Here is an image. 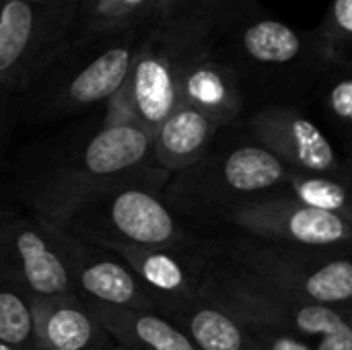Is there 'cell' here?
<instances>
[{
	"instance_id": "6da1fadb",
	"label": "cell",
	"mask_w": 352,
	"mask_h": 350,
	"mask_svg": "<svg viewBox=\"0 0 352 350\" xmlns=\"http://www.w3.org/2000/svg\"><path fill=\"white\" fill-rule=\"evenodd\" d=\"M157 175L169 173L155 167L144 128L99 120L29 146L10 184L23 210L45 229H64L78 208L105 192Z\"/></svg>"
},
{
	"instance_id": "7a4b0ae2",
	"label": "cell",
	"mask_w": 352,
	"mask_h": 350,
	"mask_svg": "<svg viewBox=\"0 0 352 350\" xmlns=\"http://www.w3.org/2000/svg\"><path fill=\"white\" fill-rule=\"evenodd\" d=\"M210 27V54L235 72L248 105L309 103L326 68L311 29L276 19L258 0L219 2Z\"/></svg>"
},
{
	"instance_id": "3957f363",
	"label": "cell",
	"mask_w": 352,
	"mask_h": 350,
	"mask_svg": "<svg viewBox=\"0 0 352 350\" xmlns=\"http://www.w3.org/2000/svg\"><path fill=\"white\" fill-rule=\"evenodd\" d=\"M287 167L239 124L221 128L204 155L171 175L163 188L171 210L194 229L217 233L237 204L274 192Z\"/></svg>"
},
{
	"instance_id": "277c9868",
	"label": "cell",
	"mask_w": 352,
	"mask_h": 350,
	"mask_svg": "<svg viewBox=\"0 0 352 350\" xmlns=\"http://www.w3.org/2000/svg\"><path fill=\"white\" fill-rule=\"evenodd\" d=\"M210 10H184L142 25L126 80L103 105V124H136L148 134L177 105L184 68L210 50Z\"/></svg>"
},
{
	"instance_id": "5b68a950",
	"label": "cell",
	"mask_w": 352,
	"mask_h": 350,
	"mask_svg": "<svg viewBox=\"0 0 352 350\" xmlns=\"http://www.w3.org/2000/svg\"><path fill=\"white\" fill-rule=\"evenodd\" d=\"M140 29L74 35L33 87L16 97L19 120L47 124L105 105L126 80Z\"/></svg>"
},
{
	"instance_id": "8992f818",
	"label": "cell",
	"mask_w": 352,
	"mask_h": 350,
	"mask_svg": "<svg viewBox=\"0 0 352 350\" xmlns=\"http://www.w3.org/2000/svg\"><path fill=\"white\" fill-rule=\"evenodd\" d=\"M212 254L291 299L352 309L351 252L276 243L237 231L212 233Z\"/></svg>"
},
{
	"instance_id": "52a82bcc",
	"label": "cell",
	"mask_w": 352,
	"mask_h": 350,
	"mask_svg": "<svg viewBox=\"0 0 352 350\" xmlns=\"http://www.w3.org/2000/svg\"><path fill=\"white\" fill-rule=\"evenodd\" d=\"M169 177L122 184L78 208L64 229L101 248H206L210 235L188 225L165 202L163 188Z\"/></svg>"
},
{
	"instance_id": "ba28073f",
	"label": "cell",
	"mask_w": 352,
	"mask_h": 350,
	"mask_svg": "<svg viewBox=\"0 0 352 350\" xmlns=\"http://www.w3.org/2000/svg\"><path fill=\"white\" fill-rule=\"evenodd\" d=\"M78 0L0 4V89L21 97L76 35Z\"/></svg>"
},
{
	"instance_id": "9c48e42d",
	"label": "cell",
	"mask_w": 352,
	"mask_h": 350,
	"mask_svg": "<svg viewBox=\"0 0 352 350\" xmlns=\"http://www.w3.org/2000/svg\"><path fill=\"white\" fill-rule=\"evenodd\" d=\"M204 295L225 307L248 328L280 330L303 340L352 326V309L314 305L291 299L254 281L217 256L210 264Z\"/></svg>"
},
{
	"instance_id": "30bf717a",
	"label": "cell",
	"mask_w": 352,
	"mask_h": 350,
	"mask_svg": "<svg viewBox=\"0 0 352 350\" xmlns=\"http://www.w3.org/2000/svg\"><path fill=\"white\" fill-rule=\"evenodd\" d=\"M223 229L305 248L351 252L352 245V221L305 208L276 190L233 206L223 217Z\"/></svg>"
},
{
	"instance_id": "8fae6325",
	"label": "cell",
	"mask_w": 352,
	"mask_h": 350,
	"mask_svg": "<svg viewBox=\"0 0 352 350\" xmlns=\"http://www.w3.org/2000/svg\"><path fill=\"white\" fill-rule=\"evenodd\" d=\"M243 128L287 169L351 182L346 159L305 107L260 105L243 118Z\"/></svg>"
},
{
	"instance_id": "7c38bea8",
	"label": "cell",
	"mask_w": 352,
	"mask_h": 350,
	"mask_svg": "<svg viewBox=\"0 0 352 350\" xmlns=\"http://www.w3.org/2000/svg\"><path fill=\"white\" fill-rule=\"evenodd\" d=\"M74 295L109 307L159 311L157 299L111 250L89 243L66 229H47Z\"/></svg>"
},
{
	"instance_id": "4fadbf2b",
	"label": "cell",
	"mask_w": 352,
	"mask_h": 350,
	"mask_svg": "<svg viewBox=\"0 0 352 350\" xmlns=\"http://www.w3.org/2000/svg\"><path fill=\"white\" fill-rule=\"evenodd\" d=\"M0 281L31 295L74 293L50 231L19 204H0Z\"/></svg>"
},
{
	"instance_id": "5bb4252c",
	"label": "cell",
	"mask_w": 352,
	"mask_h": 350,
	"mask_svg": "<svg viewBox=\"0 0 352 350\" xmlns=\"http://www.w3.org/2000/svg\"><path fill=\"white\" fill-rule=\"evenodd\" d=\"M212 235L206 248L175 250V248H107L116 252L136 274L142 287L157 299L159 314L169 307L194 301L204 295L212 264Z\"/></svg>"
},
{
	"instance_id": "9a60e30c",
	"label": "cell",
	"mask_w": 352,
	"mask_h": 350,
	"mask_svg": "<svg viewBox=\"0 0 352 350\" xmlns=\"http://www.w3.org/2000/svg\"><path fill=\"white\" fill-rule=\"evenodd\" d=\"M37 350H109L116 342L85 299L68 295H31Z\"/></svg>"
},
{
	"instance_id": "2e32d148",
	"label": "cell",
	"mask_w": 352,
	"mask_h": 350,
	"mask_svg": "<svg viewBox=\"0 0 352 350\" xmlns=\"http://www.w3.org/2000/svg\"><path fill=\"white\" fill-rule=\"evenodd\" d=\"M177 103L196 109L219 128L239 124L248 111V99L239 78L210 50L184 68L177 83Z\"/></svg>"
},
{
	"instance_id": "e0dca14e",
	"label": "cell",
	"mask_w": 352,
	"mask_h": 350,
	"mask_svg": "<svg viewBox=\"0 0 352 350\" xmlns=\"http://www.w3.org/2000/svg\"><path fill=\"white\" fill-rule=\"evenodd\" d=\"M219 126L196 109L177 103L173 111L151 134L153 163L175 175L196 163L219 134Z\"/></svg>"
},
{
	"instance_id": "ac0fdd59",
	"label": "cell",
	"mask_w": 352,
	"mask_h": 350,
	"mask_svg": "<svg viewBox=\"0 0 352 350\" xmlns=\"http://www.w3.org/2000/svg\"><path fill=\"white\" fill-rule=\"evenodd\" d=\"M87 305L120 349L196 350L188 336L159 311L109 307L95 301H87Z\"/></svg>"
},
{
	"instance_id": "d6986e66",
	"label": "cell",
	"mask_w": 352,
	"mask_h": 350,
	"mask_svg": "<svg viewBox=\"0 0 352 350\" xmlns=\"http://www.w3.org/2000/svg\"><path fill=\"white\" fill-rule=\"evenodd\" d=\"M161 316L177 326L196 350H248V326L206 295L169 307Z\"/></svg>"
},
{
	"instance_id": "ffe728a7",
	"label": "cell",
	"mask_w": 352,
	"mask_h": 350,
	"mask_svg": "<svg viewBox=\"0 0 352 350\" xmlns=\"http://www.w3.org/2000/svg\"><path fill=\"white\" fill-rule=\"evenodd\" d=\"M276 192L305 208L352 221L351 182L320 173L287 169Z\"/></svg>"
},
{
	"instance_id": "44dd1931",
	"label": "cell",
	"mask_w": 352,
	"mask_h": 350,
	"mask_svg": "<svg viewBox=\"0 0 352 350\" xmlns=\"http://www.w3.org/2000/svg\"><path fill=\"white\" fill-rule=\"evenodd\" d=\"M318 103L324 120L349 149L352 138V64H326L309 103Z\"/></svg>"
},
{
	"instance_id": "7402d4cb",
	"label": "cell",
	"mask_w": 352,
	"mask_h": 350,
	"mask_svg": "<svg viewBox=\"0 0 352 350\" xmlns=\"http://www.w3.org/2000/svg\"><path fill=\"white\" fill-rule=\"evenodd\" d=\"M155 0H78L76 35L138 29L151 19Z\"/></svg>"
},
{
	"instance_id": "603a6c76",
	"label": "cell",
	"mask_w": 352,
	"mask_h": 350,
	"mask_svg": "<svg viewBox=\"0 0 352 350\" xmlns=\"http://www.w3.org/2000/svg\"><path fill=\"white\" fill-rule=\"evenodd\" d=\"M0 342L19 350H37L31 293L0 281Z\"/></svg>"
},
{
	"instance_id": "cb8c5ba5",
	"label": "cell",
	"mask_w": 352,
	"mask_h": 350,
	"mask_svg": "<svg viewBox=\"0 0 352 350\" xmlns=\"http://www.w3.org/2000/svg\"><path fill=\"white\" fill-rule=\"evenodd\" d=\"M311 33L326 64H352V0H330Z\"/></svg>"
},
{
	"instance_id": "d4e9b609",
	"label": "cell",
	"mask_w": 352,
	"mask_h": 350,
	"mask_svg": "<svg viewBox=\"0 0 352 350\" xmlns=\"http://www.w3.org/2000/svg\"><path fill=\"white\" fill-rule=\"evenodd\" d=\"M248 350H311V344L307 340L289 332L268 328H248Z\"/></svg>"
},
{
	"instance_id": "484cf974",
	"label": "cell",
	"mask_w": 352,
	"mask_h": 350,
	"mask_svg": "<svg viewBox=\"0 0 352 350\" xmlns=\"http://www.w3.org/2000/svg\"><path fill=\"white\" fill-rule=\"evenodd\" d=\"M16 120H19L16 97L0 89V159L6 153V146L10 142Z\"/></svg>"
},
{
	"instance_id": "4316f807",
	"label": "cell",
	"mask_w": 352,
	"mask_h": 350,
	"mask_svg": "<svg viewBox=\"0 0 352 350\" xmlns=\"http://www.w3.org/2000/svg\"><path fill=\"white\" fill-rule=\"evenodd\" d=\"M219 2H223V0H155L153 10H151V19L169 17L175 12H184V10H210Z\"/></svg>"
},
{
	"instance_id": "83f0119b",
	"label": "cell",
	"mask_w": 352,
	"mask_h": 350,
	"mask_svg": "<svg viewBox=\"0 0 352 350\" xmlns=\"http://www.w3.org/2000/svg\"><path fill=\"white\" fill-rule=\"evenodd\" d=\"M311 350H352V326L318 336L311 344Z\"/></svg>"
},
{
	"instance_id": "f1b7e54d",
	"label": "cell",
	"mask_w": 352,
	"mask_h": 350,
	"mask_svg": "<svg viewBox=\"0 0 352 350\" xmlns=\"http://www.w3.org/2000/svg\"><path fill=\"white\" fill-rule=\"evenodd\" d=\"M0 350H19V349L10 347V344H6V342H0Z\"/></svg>"
},
{
	"instance_id": "f546056e",
	"label": "cell",
	"mask_w": 352,
	"mask_h": 350,
	"mask_svg": "<svg viewBox=\"0 0 352 350\" xmlns=\"http://www.w3.org/2000/svg\"><path fill=\"white\" fill-rule=\"evenodd\" d=\"M109 350H124V349H120L118 344H113V347H111V349H109Z\"/></svg>"
},
{
	"instance_id": "4dcf8cb0",
	"label": "cell",
	"mask_w": 352,
	"mask_h": 350,
	"mask_svg": "<svg viewBox=\"0 0 352 350\" xmlns=\"http://www.w3.org/2000/svg\"><path fill=\"white\" fill-rule=\"evenodd\" d=\"M4 2H6V0H0V4H4Z\"/></svg>"
}]
</instances>
